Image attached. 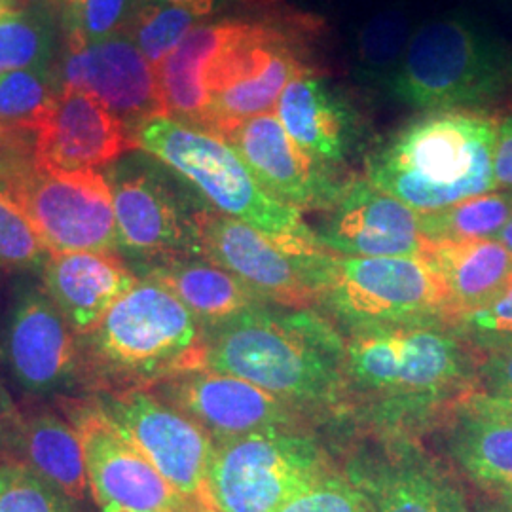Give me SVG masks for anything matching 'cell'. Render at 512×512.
<instances>
[{"instance_id": "cell-28", "label": "cell", "mask_w": 512, "mask_h": 512, "mask_svg": "<svg viewBox=\"0 0 512 512\" xmlns=\"http://www.w3.org/2000/svg\"><path fill=\"white\" fill-rule=\"evenodd\" d=\"M18 461L76 501L90 490L86 454L73 423L52 410L23 416Z\"/></svg>"}, {"instance_id": "cell-4", "label": "cell", "mask_w": 512, "mask_h": 512, "mask_svg": "<svg viewBox=\"0 0 512 512\" xmlns=\"http://www.w3.org/2000/svg\"><path fill=\"white\" fill-rule=\"evenodd\" d=\"M205 330L165 287L139 277L95 329L78 336L86 393L150 389L205 368Z\"/></svg>"}, {"instance_id": "cell-50", "label": "cell", "mask_w": 512, "mask_h": 512, "mask_svg": "<svg viewBox=\"0 0 512 512\" xmlns=\"http://www.w3.org/2000/svg\"><path fill=\"white\" fill-rule=\"evenodd\" d=\"M67 2H69V0H67Z\"/></svg>"}, {"instance_id": "cell-15", "label": "cell", "mask_w": 512, "mask_h": 512, "mask_svg": "<svg viewBox=\"0 0 512 512\" xmlns=\"http://www.w3.org/2000/svg\"><path fill=\"white\" fill-rule=\"evenodd\" d=\"M67 401L65 410L80 433L90 490L99 507L118 505L139 512H188L202 501L179 494L92 399Z\"/></svg>"}, {"instance_id": "cell-27", "label": "cell", "mask_w": 512, "mask_h": 512, "mask_svg": "<svg viewBox=\"0 0 512 512\" xmlns=\"http://www.w3.org/2000/svg\"><path fill=\"white\" fill-rule=\"evenodd\" d=\"M423 260L446 285L454 319L492 304L512 285V255L495 239L431 243Z\"/></svg>"}, {"instance_id": "cell-45", "label": "cell", "mask_w": 512, "mask_h": 512, "mask_svg": "<svg viewBox=\"0 0 512 512\" xmlns=\"http://www.w3.org/2000/svg\"><path fill=\"white\" fill-rule=\"evenodd\" d=\"M14 0H0V18H4L8 12H12Z\"/></svg>"}, {"instance_id": "cell-6", "label": "cell", "mask_w": 512, "mask_h": 512, "mask_svg": "<svg viewBox=\"0 0 512 512\" xmlns=\"http://www.w3.org/2000/svg\"><path fill=\"white\" fill-rule=\"evenodd\" d=\"M511 54L475 18L446 14L414 29L385 93L412 109L475 110L511 86Z\"/></svg>"}, {"instance_id": "cell-49", "label": "cell", "mask_w": 512, "mask_h": 512, "mask_svg": "<svg viewBox=\"0 0 512 512\" xmlns=\"http://www.w3.org/2000/svg\"><path fill=\"white\" fill-rule=\"evenodd\" d=\"M321 2H329V0H321Z\"/></svg>"}, {"instance_id": "cell-25", "label": "cell", "mask_w": 512, "mask_h": 512, "mask_svg": "<svg viewBox=\"0 0 512 512\" xmlns=\"http://www.w3.org/2000/svg\"><path fill=\"white\" fill-rule=\"evenodd\" d=\"M247 25L249 21L241 19H222L202 25L156 67L169 118L190 128H205L215 71L230 46L245 33Z\"/></svg>"}, {"instance_id": "cell-16", "label": "cell", "mask_w": 512, "mask_h": 512, "mask_svg": "<svg viewBox=\"0 0 512 512\" xmlns=\"http://www.w3.org/2000/svg\"><path fill=\"white\" fill-rule=\"evenodd\" d=\"M220 139L238 152L274 198L300 211H327L355 179L344 175L340 165L325 164L298 147L274 112L234 124Z\"/></svg>"}, {"instance_id": "cell-23", "label": "cell", "mask_w": 512, "mask_h": 512, "mask_svg": "<svg viewBox=\"0 0 512 512\" xmlns=\"http://www.w3.org/2000/svg\"><path fill=\"white\" fill-rule=\"evenodd\" d=\"M442 420L446 448L465 475L512 503V408L473 389Z\"/></svg>"}, {"instance_id": "cell-33", "label": "cell", "mask_w": 512, "mask_h": 512, "mask_svg": "<svg viewBox=\"0 0 512 512\" xmlns=\"http://www.w3.org/2000/svg\"><path fill=\"white\" fill-rule=\"evenodd\" d=\"M54 52V29L40 10H12L0 18V74L42 69Z\"/></svg>"}, {"instance_id": "cell-19", "label": "cell", "mask_w": 512, "mask_h": 512, "mask_svg": "<svg viewBox=\"0 0 512 512\" xmlns=\"http://www.w3.org/2000/svg\"><path fill=\"white\" fill-rule=\"evenodd\" d=\"M311 230L325 251L338 256L423 258L431 247L420 213L357 177Z\"/></svg>"}, {"instance_id": "cell-47", "label": "cell", "mask_w": 512, "mask_h": 512, "mask_svg": "<svg viewBox=\"0 0 512 512\" xmlns=\"http://www.w3.org/2000/svg\"><path fill=\"white\" fill-rule=\"evenodd\" d=\"M167 2H192V0H143V4H167ZM224 2V0H220Z\"/></svg>"}, {"instance_id": "cell-12", "label": "cell", "mask_w": 512, "mask_h": 512, "mask_svg": "<svg viewBox=\"0 0 512 512\" xmlns=\"http://www.w3.org/2000/svg\"><path fill=\"white\" fill-rule=\"evenodd\" d=\"M107 181L122 255L139 264L202 256L198 213L203 207L186 202L158 167L135 158L116 165Z\"/></svg>"}, {"instance_id": "cell-22", "label": "cell", "mask_w": 512, "mask_h": 512, "mask_svg": "<svg viewBox=\"0 0 512 512\" xmlns=\"http://www.w3.org/2000/svg\"><path fill=\"white\" fill-rule=\"evenodd\" d=\"M275 112L294 143L325 164H344L363 137V118L348 95L310 67L287 84Z\"/></svg>"}, {"instance_id": "cell-38", "label": "cell", "mask_w": 512, "mask_h": 512, "mask_svg": "<svg viewBox=\"0 0 512 512\" xmlns=\"http://www.w3.org/2000/svg\"><path fill=\"white\" fill-rule=\"evenodd\" d=\"M454 327L475 349L512 340V285L492 304L456 317Z\"/></svg>"}, {"instance_id": "cell-48", "label": "cell", "mask_w": 512, "mask_h": 512, "mask_svg": "<svg viewBox=\"0 0 512 512\" xmlns=\"http://www.w3.org/2000/svg\"><path fill=\"white\" fill-rule=\"evenodd\" d=\"M509 74H511V86H512V55H511V65H509Z\"/></svg>"}, {"instance_id": "cell-30", "label": "cell", "mask_w": 512, "mask_h": 512, "mask_svg": "<svg viewBox=\"0 0 512 512\" xmlns=\"http://www.w3.org/2000/svg\"><path fill=\"white\" fill-rule=\"evenodd\" d=\"M220 8V0L143 4L126 35L158 67L181 46L184 38L202 27L203 21L215 16Z\"/></svg>"}, {"instance_id": "cell-7", "label": "cell", "mask_w": 512, "mask_h": 512, "mask_svg": "<svg viewBox=\"0 0 512 512\" xmlns=\"http://www.w3.org/2000/svg\"><path fill=\"white\" fill-rule=\"evenodd\" d=\"M319 306L340 329L454 321V306L440 275L420 256L357 258L327 253Z\"/></svg>"}, {"instance_id": "cell-41", "label": "cell", "mask_w": 512, "mask_h": 512, "mask_svg": "<svg viewBox=\"0 0 512 512\" xmlns=\"http://www.w3.org/2000/svg\"><path fill=\"white\" fill-rule=\"evenodd\" d=\"M494 173L499 188L512 190V112L497 122Z\"/></svg>"}, {"instance_id": "cell-36", "label": "cell", "mask_w": 512, "mask_h": 512, "mask_svg": "<svg viewBox=\"0 0 512 512\" xmlns=\"http://www.w3.org/2000/svg\"><path fill=\"white\" fill-rule=\"evenodd\" d=\"M0 512H82L80 501L19 461L0 465Z\"/></svg>"}, {"instance_id": "cell-46", "label": "cell", "mask_w": 512, "mask_h": 512, "mask_svg": "<svg viewBox=\"0 0 512 512\" xmlns=\"http://www.w3.org/2000/svg\"><path fill=\"white\" fill-rule=\"evenodd\" d=\"M194 512H217L215 511V507H213V505H211V503H209V501H207V497H205V499H203L202 503H200V505H198V509H196V511Z\"/></svg>"}, {"instance_id": "cell-20", "label": "cell", "mask_w": 512, "mask_h": 512, "mask_svg": "<svg viewBox=\"0 0 512 512\" xmlns=\"http://www.w3.org/2000/svg\"><path fill=\"white\" fill-rule=\"evenodd\" d=\"M61 86L95 97L135 139L148 120L167 116L158 69L122 33L67 52Z\"/></svg>"}, {"instance_id": "cell-1", "label": "cell", "mask_w": 512, "mask_h": 512, "mask_svg": "<svg viewBox=\"0 0 512 512\" xmlns=\"http://www.w3.org/2000/svg\"><path fill=\"white\" fill-rule=\"evenodd\" d=\"M348 410L382 435H406L475 389L476 349L442 321L342 332Z\"/></svg>"}, {"instance_id": "cell-21", "label": "cell", "mask_w": 512, "mask_h": 512, "mask_svg": "<svg viewBox=\"0 0 512 512\" xmlns=\"http://www.w3.org/2000/svg\"><path fill=\"white\" fill-rule=\"evenodd\" d=\"M137 148L129 129L88 93L63 88L35 129V162L59 171H97Z\"/></svg>"}, {"instance_id": "cell-17", "label": "cell", "mask_w": 512, "mask_h": 512, "mask_svg": "<svg viewBox=\"0 0 512 512\" xmlns=\"http://www.w3.org/2000/svg\"><path fill=\"white\" fill-rule=\"evenodd\" d=\"M376 512H471L458 482L406 435H382L349 459Z\"/></svg>"}, {"instance_id": "cell-34", "label": "cell", "mask_w": 512, "mask_h": 512, "mask_svg": "<svg viewBox=\"0 0 512 512\" xmlns=\"http://www.w3.org/2000/svg\"><path fill=\"white\" fill-rule=\"evenodd\" d=\"M143 0H69L65 31L69 50L128 33Z\"/></svg>"}, {"instance_id": "cell-5", "label": "cell", "mask_w": 512, "mask_h": 512, "mask_svg": "<svg viewBox=\"0 0 512 512\" xmlns=\"http://www.w3.org/2000/svg\"><path fill=\"white\" fill-rule=\"evenodd\" d=\"M135 143L196 186L222 215L241 220L294 251H325L302 211L274 198L238 152L217 135L158 116L135 131Z\"/></svg>"}, {"instance_id": "cell-31", "label": "cell", "mask_w": 512, "mask_h": 512, "mask_svg": "<svg viewBox=\"0 0 512 512\" xmlns=\"http://www.w3.org/2000/svg\"><path fill=\"white\" fill-rule=\"evenodd\" d=\"M512 217V190H494L433 213H420L421 232L431 243L494 239Z\"/></svg>"}, {"instance_id": "cell-44", "label": "cell", "mask_w": 512, "mask_h": 512, "mask_svg": "<svg viewBox=\"0 0 512 512\" xmlns=\"http://www.w3.org/2000/svg\"><path fill=\"white\" fill-rule=\"evenodd\" d=\"M202 501H203V499H202ZM202 501H200V503H202ZM200 503H198V505H200ZM198 505H196V507H194V509H192V511H188V512L196 511V509H198ZM101 512H139V511H131V509H124V507H118V505H107V507H101Z\"/></svg>"}, {"instance_id": "cell-13", "label": "cell", "mask_w": 512, "mask_h": 512, "mask_svg": "<svg viewBox=\"0 0 512 512\" xmlns=\"http://www.w3.org/2000/svg\"><path fill=\"white\" fill-rule=\"evenodd\" d=\"M308 65L289 29L251 23L220 59L211 82V105L202 131L224 129L260 114H272L281 93Z\"/></svg>"}, {"instance_id": "cell-11", "label": "cell", "mask_w": 512, "mask_h": 512, "mask_svg": "<svg viewBox=\"0 0 512 512\" xmlns=\"http://www.w3.org/2000/svg\"><path fill=\"white\" fill-rule=\"evenodd\" d=\"M203 258L236 275L270 304L311 308L319 302L329 251L300 253L241 220L203 207L198 213Z\"/></svg>"}, {"instance_id": "cell-3", "label": "cell", "mask_w": 512, "mask_h": 512, "mask_svg": "<svg viewBox=\"0 0 512 512\" xmlns=\"http://www.w3.org/2000/svg\"><path fill=\"white\" fill-rule=\"evenodd\" d=\"M497 122L482 109L425 112L366 156V181L416 213L494 192Z\"/></svg>"}, {"instance_id": "cell-26", "label": "cell", "mask_w": 512, "mask_h": 512, "mask_svg": "<svg viewBox=\"0 0 512 512\" xmlns=\"http://www.w3.org/2000/svg\"><path fill=\"white\" fill-rule=\"evenodd\" d=\"M139 272L165 287L205 327L219 325L258 304H270L236 275L203 256H173L139 264Z\"/></svg>"}, {"instance_id": "cell-10", "label": "cell", "mask_w": 512, "mask_h": 512, "mask_svg": "<svg viewBox=\"0 0 512 512\" xmlns=\"http://www.w3.org/2000/svg\"><path fill=\"white\" fill-rule=\"evenodd\" d=\"M2 359L25 395L76 399L86 393L80 340L42 283L21 279L0 330Z\"/></svg>"}, {"instance_id": "cell-9", "label": "cell", "mask_w": 512, "mask_h": 512, "mask_svg": "<svg viewBox=\"0 0 512 512\" xmlns=\"http://www.w3.org/2000/svg\"><path fill=\"white\" fill-rule=\"evenodd\" d=\"M0 179L52 255H122L112 192L103 173L59 171L33 158L8 165Z\"/></svg>"}, {"instance_id": "cell-43", "label": "cell", "mask_w": 512, "mask_h": 512, "mask_svg": "<svg viewBox=\"0 0 512 512\" xmlns=\"http://www.w3.org/2000/svg\"><path fill=\"white\" fill-rule=\"evenodd\" d=\"M478 512H512V503L511 501H501V503H497V505L486 507V509H482V511Z\"/></svg>"}, {"instance_id": "cell-24", "label": "cell", "mask_w": 512, "mask_h": 512, "mask_svg": "<svg viewBox=\"0 0 512 512\" xmlns=\"http://www.w3.org/2000/svg\"><path fill=\"white\" fill-rule=\"evenodd\" d=\"M40 277L44 291L78 336L95 329L139 281L122 256L109 253L52 255Z\"/></svg>"}, {"instance_id": "cell-8", "label": "cell", "mask_w": 512, "mask_h": 512, "mask_svg": "<svg viewBox=\"0 0 512 512\" xmlns=\"http://www.w3.org/2000/svg\"><path fill=\"white\" fill-rule=\"evenodd\" d=\"M332 473L317 440L272 429L215 440L205 497L217 512H277Z\"/></svg>"}, {"instance_id": "cell-37", "label": "cell", "mask_w": 512, "mask_h": 512, "mask_svg": "<svg viewBox=\"0 0 512 512\" xmlns=\"http://www.w3.org/2000/svg\"><path fill=\"white\" fill-rule=\"evenodd\" d=\"M277 512H376V509L368 495L348 476L332 471Z\"/></svg>"}, {"instance_id": "cell-32", "label": "cell", "mask_w": 512, "mask_h": 512, "mask_svg": "<svg viewBox=\"0 0 512 512\" xmlns=\"http://www.w3.org/2000/svg\"><path fill=\"white\" fill-rule=\"evenodd\" d=\"M57 93L46 67L0 74V137L18 131L35 133Z\"/></svg>"}, {"instance_id": "cell-18", "label": "cell", "mask_w": 512, "mask_h": 512, "mask_svg": "<svg viewBox=\"0 0 512 512\" xmlns=\"http://www.w3.org/2000/svg\"><path fill=\"white\" fill-rule=\"evenodd\" d=\"M213 440L236 439L272 429H298L304 414L272 393L236 376L207 368L150 387Z\"/></svg>"}, {"instance_id": "cell-39", "label": "cell", "mask_w": 512, "mask_h": 512, "mask_svg": "<svg viewBox=\"0 0 512 512\" xmlns=\"http://www.w3.org/2000/svg\"><path fill=\"white\" fill-rule=\"evenodd\" d=\"M476 353L475 391L512 408V340Z\"/></svg>"}, {"instance_id": "cell-35", "label": "cell", "mask_w": 512, "mask_h": 512, "mask_svg": "<svg viewBox=\"0 0 512 512\" xmlns=\"http://www.w3.org/2000/svg\"><path fill=\"white\" fill-rule=\"evenodd\" d=\"M50 256L21 205L6 190H0V270L40 274Z\"/></svg>"}, {"instance_id": "cell-29", "label": "cell", "mask_w": 512, "mask_h": 512, "mask_svg": "<svg viewBox=\"0 0 512 512\" xmlns=\"http://www.w3.org/2000/svg\"><path fill=\"white\" fill-rule=\"evenodd\" d=\"M414 25L403 6H389L366 19L355 35L351 73L366 88L384 90L403 63Z\"/></svg>"}, {"instance_id": "cell-14", "label": "cell", "mask_w": 512, "mask_h": 512, "mask_svg": "<svg viewBox=\"0 0 512 512\" xmlns=\"http://www.w3.org/2000/svg\"><path fill=\"white\" fill-rule=\"evenodd\" d=\"M90 399L179 494L205 497L215 440L196 421L148 389L93 393Z\"/></svg>"}, {"instance_id": "cell-40", "label": "cell", "mask_w": 512, "mask_h": 512, "mask_svg": "<svg viewBox=\"0 0 512 512\" xmlns=\"http://www.w3.org/2000/svg\"><path fill=\"white\" fill-rule=\"evenodd\" d=\"M21 420L16 404L6 387L0 384V465L18 461Z\"/></svg>"}, {"instance_id": "cell-2", "label": "cell", "mask_w": 512, "mask_h": 512, "mask_svg": "<svg viewBox=\"0 0 512 512\" xmlns=\"http://www.w3.org/2000/svg\"><path fill=\"white\" fill-rule=\"evenodd\" d=\"M205 329L207 370L258 385L302 414L348 410L346 342L317 311L258 304Z\"/></svg>"}, {"instance_id": "cell-42", "label": "cell", "mask_w": 512, "mask_h": 512, "mask_svg": "<svg viewBox=\"0 0 512 512\" xmlns=\"http://www.w3.org/2000/svg\"><path fill=\"white\" fill-rule=\"evenodd\" d=\"M494 239L497 243H501L512 255V217L509 219V222L499 230V234H497Z\"/></svg>"}]
</instances>
